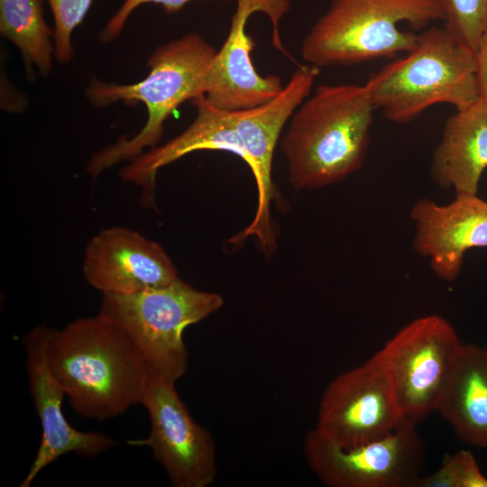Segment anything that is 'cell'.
<instances>
[{"instance_id":"52a82bcc","label":"cell","mask_w":487,"mask_h":487,"mask_svg":"<svg viewBox=\"0 0 487 487\" xmlns=\"http://www.w3.org/2000/svg\"><path fill=\"white\" fill-rule=\"evenodd\" d=\"M463 345L446 318L428 315L404 326L372 355L387 372L405 420L417 425L435 411Z\"/></svg>"},{"instance_id":"277c9868","label":"cell","mask_w":487,"mask_h":487,"mask_svg":"<svg viewBox=\"0 0 487 487\" xmlns=\"http://www.w3.org/2000/svg\"><path fill=\"white\" fill-rule=\"evenodd\" d=\"M363 86L375 110L398 124L436 104L462 110L480 99L474 53L438 27L418 33L413 50L370 75Z\"/></svg>"},{"instance_id":"5bb4252c","label":"cell","mask_w":487,"mask_h":487,"mask_svg":"<svg viewBox=\"0 0 487 487\" xmlns=\"http://www.w3.org/2000/svg\"><path fill=\"white\" fill-rule=\"evenodd\" d=\"M82 272L87 282L103 295L133 294L179 278L161 245L123 226L102 229L90 239Z\"/></svg>"},{"instance_id":"d6986e66","label":"cell","mask_w":487,"mask_h":487,"mask_svg":"<svg viewBox=\"0 0 487 487\" xmlns=\"http://www.w3.org/2000/svg\"><path fill=\"white\" fill-rule=\"evenodd\" d=\"M0 32L20 51L29 76L33 68L48 75L54 33L45 23L42 0H0Z\"/></svg>"},{"instance_id":"8992f818","label":"cell","mask_w":487,"mask_h":487,"mask_svg":"<svg viewBox=\"0 0 487 487\" xmlns=\"http://www.w3.org/2000/svg\"><path fill=\"white\" fill-rule=\"evenodd\" d=\"M223 304L221 295L195 289L178 278L133 294L103 295L98 313L127 334L154 372L176 382L188 366L185 329Z\"/></svg>"},{"instance_id":"5b68a950","label":"cell","mask_w":487,"mask_h":487,"mask_svg":"<svg viewBox=\"0 0 487 487\" xmlns=\"http://www.w3.org/2000/svg\"><path fill=\"white\" fill-rule=\"evenodd\" d=\"M436 20L443 13L435 0H332L304 38L301 54L317 68L391 58L413 50L418 40L399 23L419 30Z\"/></svg>"},{"instance_id":"7402d4cb","label":"cell","mask_w":487,"mask_h":487,"mask_svg":"<svg viewBox=\"0 0 487 487\" xmlns=\"http://www.w3.org/2000/svg\"><path fill=\"white\" fill-rule=\"evenodd\" d=\"M194 0H125L115 15L109 20L102 30L99 40L102 42H109L116 38L121 32L131 13L139 5L152 3L160 5L168 14L179 11L188 3Z\"/></svg>"},{"instance_id":"30bf717a","label":"cell","mask_w":487,"mask_h":487,"mask_svg":"<svg viewBox=\"0 0 487 487\" xmlns=\"http://www.w3.org/2000/svg\"><path fill=\"white\" fill-rule=\"evenodd\" d=\"M403 419L391 381L372 356L328 383L313 430L338 446L350 448L388 436Z\"/></svg>"},{"instance_id":"603a6c76","label":"cell","mask_w":487,"mask_h":487,"mask_svg":"<svg viewBox=\"0 0 487 487\" xmlns=\"http://www.w3.org/2000/svg\"><path fill=\"white\" fill-rule=\"evenodd\" d=\"M457 470V487H487V478L469 450L454 454Z\"/></svg>"},{"instance_id":"8fae6325","label":"cell","mask_w":487,"mask_h":487,"mask_svg":"<svg viewBox=\"0 0 487 487\" xmlns=\"http://www.w3.org/2000/svg\"><path fill=\"white\" fill-rule=\"evenodd\" d=\"M319 68L299 67L281 92L270 101L248 109L229 111L248 158L258 193L257 210L250 225L230 242L237 244L250 236L255 237L264 251H271L276 244L271 222V204L276 196L272 181L274 151L286 123L310 95Z\"/></svg>"},{"instance_id":"ffe728a7","label":"cell","mask_w":487,"mask_h":487,"mask_svg":"<svg viewBox=\"0 0 487 487\" xmlns=\"http://www.w3.org/2000/svg\"><path fill=\"white\" fill-rule=\"evenodd\" d=\"M443 13V28L474 54L487 27V0H435Z\"/></svg>"},{"instance_id":"e0dca14e","label":"cell","mask_w":487,"mask_h":487,"mask_svg":"<svg viewBox=\"0 0 487 487\" xmlns=\"http://www.w3.org/2000/svg\"><path fill=\"white\" fill-rule=\"evenodd\" d=\"M486 168L487 103L479 99L446 121L430 171L439 187L452 188L456 197H464L477 195Z\"/></svg>"},{"instance_id":"9a60e30c","label":"cell","mask_w":487,"mask_h":487,"mask_svg":"<svg viewBox=\"0 0 487 487\" xmlns=\"http://www.w3.org/2000/svg\"><path fill=\"white\" fill-rule=\"evenodd\" d=\"M410 218L416 230L414 248L429 259L441 280L457 278L466 251L487 247V202L477 195L456 197L445 206L420 198L412 207Z\"/></svg>"},{"instance_id":"9c48e42d","label":"cell","mask_w":487,"mask_h":487,"mask_svg":"<svg viewBox=\"0 0 487 487\" xmlns=\"http://www.w3.org/2000/svg\"><path fill=\"white\" fill-rule=\"evenodd\" d=\"M175 383L152 369L140 402L150 418V435L128 444L150 447L172 486L207 487L217 474L216 444L194 420Z\"/></svg>"},{"instance_id":"7c38bea8","label":"cell","mask_w":487,"mask_h":487,"mask_svg":"<svg viewBox=\"0 0 487 487\" xmlns=\"http://www.w3.org/2000/svg\"><path fill=\"white\" fill-rule=\"evenodd\" d=\"M237 7L228 35L216 51L206 75L200 96L211 106L224 111H236L262 105L283 89L280 78L262 76L253 65L251 51L254 47L246 32L249 17L265 13L273 24V43L285 52L279 35L278 23L289 10V0H235Z\"/></svg>"},{"instance_id":"3957f363","label":"cell","mask_w":487,"mask_h":487,"mask_svg":"<svg viewBox=\"0 0 487 487\" xmlns=\"http://www.w3.org/2000/svg\"><path fill=\"white\" fill-rule=\"evenodd\" d=\"M216 51L197 33L159 47L148 59L149 75L140 82L121 85L93 78L86 88L91 105L104 107L117 101L125 105L142 103L148 118L132 138L122 137L95 153L86 171L98 177L115 164L131 161L155 147L164 133L166 120L185 101L202 95L206 75Z\"/></svg>"},{"instance_id":"2e32d148","label":"cell","mask_w":487,"mask_h":487,"mask_svg":"<svg viewBox=\"0 0 487 487\" xmlns=\"http://www.w3.org/2000/svg\"><path fill=\"white\" fill-rule=\"evenodd\" d=\"M190 102L197 107V116L185 131L164 144L144 152L121 170L124 181L142 190L141 199L148 207L154 202L159 170L190 152L202 150L225 151L248 163L230 112L211 106L201 96Z\"/></svg>"},{"instance_id":"44dd1931","label":"cell","mask_w":487,"mask_h":487,"mask_svg":"<svg viewBox=\"0 0 487 487\" xmlns=\"http://www.w3.org/2000/svg\"><path fill=\"white\" fill-rule=\"evenodd\" d=\"M55 23L54 54L60 63H66L73 56L71 34L83 21L92 0H48Z\"/></svg>"},{"instance_id":"cb8c5ba5","label":"cell","mask_w":487,"mask_h":487,"mask_svg":"<svg viewBox=\"0 0 487 487\" xmlns=\"http://www.w3.org/2000/svg\"><path fill=\"white\" fill-rule=\"evenodd\" d=\"M476 79L480 99L487 103V27L475 51Z\"/></svg>"},{"instance_id":"ac0fdd59","label":"cell","mask_w":487,"mask_h":487,"mask_svg":"<svg viewBox=\"0 0 487 487\" xmlns=\"http://www.w3.org/2000/svg\"><path fill=\"white\" fill-rule=\"evenodd\" d=\"M435 411L469 445L487 446V349L464 344L449 371Z\"/></svg>"},{"instance_id":"6da1fadb","label":"cell","mask_w":487,"mask_h":487,"mask_svg":"<svg viewBox=\"0 0 487 487\" xmlns=\"http://www.w3.org/2000/svg\"><path fill=\"white\" fill-rule=\"evenodd\" d=\"M46 357L75 412L98 421L140 403L152 371L127 334L99 313L52 328Z\"/></svg>"},{"instance_id":"7a4b0ae2","label":"cell","mask_w":487,"mask_h":487,"mask_svg":"<svg viewBox=\"0 0 487 487\" xmlns=\"http://www.w3.org/2000/svg\"><path fill=\"white\" fill-rule=\"evenodd\" d=\"M375 108L363 85H320L297 108L280 150L297 190L344 180L366 157Z\"/></svg>"},{"instance_id":"4fadbf2b","label":"cell","mask_w":487,"mask_h":487,"mask_svg":"<svg viewBox=\"0 0 487 487\" xmlns=\"http://www.w3.org/2000/svg\"><path fill=\"white\" fill-rule=\"evenodd\" d=\"M52 328L39 325L23 338L31 398L41 427V438L30 469L19 484L29 487L38 473L60 456L73 453L89 458L116 442L100 432L73 427L62 411L65 391L50 369L46 348Z\"/></svg>"},{"instance_id":"ba28073f","label":"cell","mask_w":487,"mask_h":487,"mask_svg":"<svg viewBox=\"0 0 487 487\" xmlns=\"http://www.w3.org/2000/svg\"><path fill=\"white\" fill-rule=\"evenodd\" d=\"M303 453L310 470L329 487H414L424 462L416 425L405 419L388 436L350 448L312 429L306 435Z\"/></svg>"}]
</instances>
